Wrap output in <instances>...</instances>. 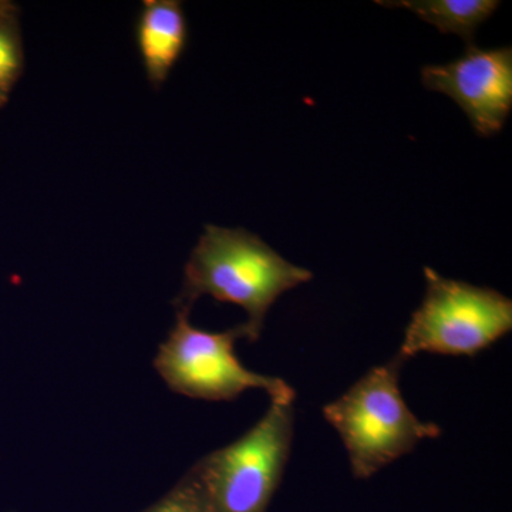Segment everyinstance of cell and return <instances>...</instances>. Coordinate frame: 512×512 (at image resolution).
I'll list each match as a JSON object with an SVG mask.
<instances>
[{"label": "cell", "instance_id": "cell-1", "mask_svg": "<svg viewBox=\"0 0 512 512\" xmlns=\"http://www.w3.org/2000/svg\"><path fill=\"white\" fill-rule=\"evenodd\" d=\"M312 278L309 269L286 261L247 229L208 224L185 264L183 288L174 306L191 312L202 296L237 305L248 315L242 323L245 339L256 342L272 305Z\"/></svg>", "mask_w": 512, "mask_h": 512}, {"label": "cell", "instance_id": "cell-2", "mask_svg": "<svg viewBox=\"0 0 512 512\" xmlns=\"http://www.w3.org/2000/svg\"><path fill=\"white\" fill-rule=\"evenodd\" d=\"M403 360L370 369L365 376L323 407V417L339 434L357 480H367L412 453L421 441L437 439L441 427L420 420L400 390Z\"/></svg>", "mask_w": 512, "mask_h": 512}, {"label": "cell", "instance_id": "cell-3", "mask_svg": "<svg viewBox=\"0 0 512 512\" xmlns=\"http://www.w3.org/2000/svg\"><path fill=\"white\" fill-rule=\"evenodd\" d=\"M293 400H271L244 436L191 468L210 512H268L291 456Z\"/></svg>", "mask_w": 512, "mask_h": 512}, {"label": "cell", "instance_id": "cell-4", "mask_svg": "<svg viewBox=\"0 0 512 512\" xmlns=\"http://www.w3.org/2000/svg\"><path fill=\"white\" fill-rule=\"evenodd\" d=\"M426 293L404 332L397 356H476L512 330V301L495 289L423 269Z\"/></svg>", "mask_w": 512, "mask_h": 512}, {"label": "cell", "instance_id": "cell-5", "mask_svg": "<svg viewBox=\"0 0 512 512\" xmlns=\"http://www.w3.org/2000/svg\"><path fill=\"white\" fill-rule=\"evenodd\" d=\"M190 313L177 311L173 329L158 348L154 367L171 392L207 402H232L247 390H265L271 400H295L281 377L259 375L242 365L235 343L244 326L208 332L195 328Z\"/></svg>", "mask_w": 512, "mask_h": 512}, {"label": "cell", "instance_id": "cell-6", "mask_svg": "<svg viewBox=\"0 0 512 512\" xmlns=\"http://www.w3.org/2000/svg\"><path fill=\"white\" fill-rule=\"evenodd\" d=\"M421 82L456 101L477 134L495 136L512 110V49L468 46L453 62L424 66Z\"/></svg>", "mask_w": 512, "mask_h": 512}, {"label": "cell", "instance_id": "cell-7", "mask_svg": "<svg viewBox=\"0 0 512 512\" xmlns=\"http://www.w3.org/2000/svg\"><path fill=\"white\" fill-rule=\"evenodd\" d=\"M188 26L177 0H146L137 23V45L151 86L160 89L187 45Z\"/></svg>", "mask_w": 512, "mask_h": 512}, {"label": "cell", "instance_id": "cell-8", "mask_svg": "<svg viewBox=\"0 0 512 512\" xmlns=\"http://www.w3.org/2000/svg\"><path fill=\"white\" fill-rule=\"evenodd\" d=\"M389 8H403L430 23L440 33H453L463 37L467 45H474L478 26L501 5L497 0H402V2H377Z\"/></svg>", "mask_w": 512, "mask_h": 512}, {"label": "cell", "instance_id": "cell-9", "mask_svg": "<svg viewBox=\"0 0 512 512\" xmlns=\"http://www.w3.org/2000/svg\"><path fill=\"white\" fill-rule=\"evenodd\" d=\"M25 66L18 8L15 3L0 10V99L8 100Z\"/></svg>", "mask_w": 512, "mask_h": 512}, {"label": "cell", "instance_id": "cell-10", "mask_svg": "<svg viewBox=\"0 0 512 512\" xmlns=\"http://www.w3.org/2000/svg\"><path fill=\"white\" fill-rule=\"evenodd\" d=\"M143 512H210L204 495L191 471L157 501Z\"/></svg>", "mask_w": 512, "mask_h": 512}, {"label": "cell", "instance_id": "cell-11", "mask_svg": "<svg viewBox=\"0 0 512 512\" xmlns=\"http://www.w3.org/2000/svg\"><path fill=\"white\" fill-rule=\"evenodd\" d=\"M6 5H8V0H0V10L5 8Z\"/></svg>", "mask_w": 512, "mask_h": 512}, {"label": "cell", "instance_id": "cell-12", "mask_svg": "<svg viewBox=\"0 0 512 512\" xmlns=\"http://www.w3.org/2000/svg\"><path fill=\"white\" fill-rule=\"evenodd\" d=\"M5 103H6V101H5V100L0 99V109H2L3 104H5Z\"/></svg>", "mask_w": 512, "mask_h": 512}]
</instances>
